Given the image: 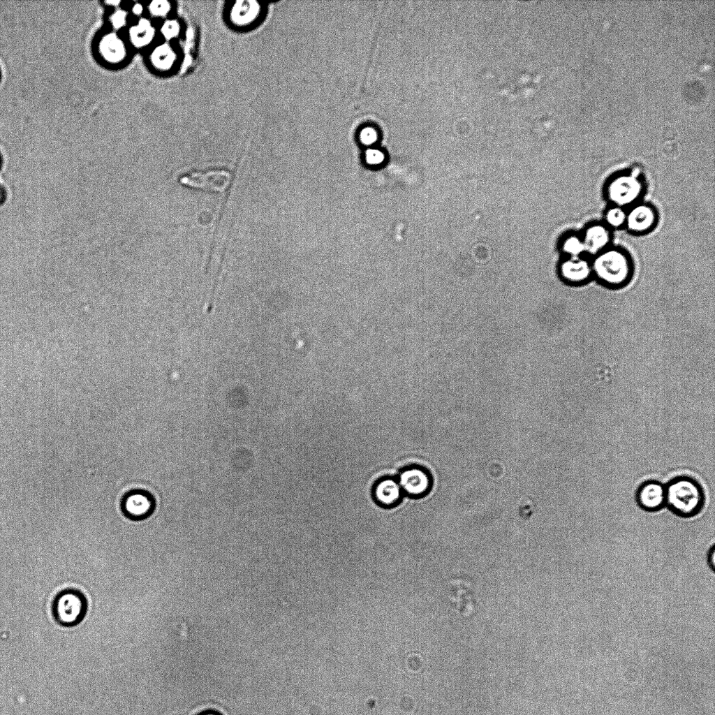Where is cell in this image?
<instances>
[{
  "label": "cell",
  "mask_w": 715,
  "mask_h": 715,
  "mask_svg": "<svg viewBox=\"0 0 715 715\" xmlns=\"http://www.w3.org/2000/svg\"><path fill=\"white\" fill-rule=\"evenodd\" d=\"M84 608L81 594L73 591L60 594L54 604L55 615L58 621L65 625L78 623L83 617Z\"/></svg>",
  "instance_id": "5b68a950"
},
{
  "label": "cell",
  "mask_w": 715,
  "mask_h": 715,
  "mask_svg": "<svg viewBox=\"0 0 715 715\" xmlns=\"http://www.w3.org/2000/svg\"><path fill=\"white\" fill-rule=\"evenodd\" d=\"M98 51L101 58L111 64L124 61L127 53L124 40L115 31L108 32L101 37Z\"/></svg>",
  "instance_id": "ba28073f"
},
{
  "label": "cell",
  "mask_w": 715,
  "mask_h": 715,
  "mask_svg": "<svg viewBox=\"0 0 715 715\" xmlns=\"http://www.w3.org/2000/svg\"><path fill=\"white\" fill-rule=\"evenodd\" d=\"M260 9V3L256 1H237L230 9V18L237 26H246L258 17Z\"/></svg>",
  "instance_id": "7c38bea8"
},
{
  "label": "cell",
  "mask_w": 715,
  "mask_h": 715,
  "mask_svg": "<svg viewBox=\"0 0 715 715\" xmlns=\"http://www.w3.org/2000/svg\"><path fill=\"white\" fill-rule=\"evenodd\" d=\"M594 269L598 276L610 283H619L625 280L629 272L626 256L612 250L603 253L596 260Z\"/></svg>",
  "instance_id": "7a4b0ae2"
},
{
  "label": "cell",
  "mask_w": 715,
  "mask_h": 715,
  "mask_svg": "<svg viewBox=\"0 0 715 715\" xmlns=\"http://www.w3.org/2000/svg\"><path fill=\"white\" fill-rule=\"evenodd\" d=\"M128 11L123 8H115L109 16V22L115 31L125 27L128 22Z\"/></svg>",
  "instance_id": "e0dca14e"
},
{
  "label": "cell",
  "mask_w": 715,
  "mask_h": 715,
  "mask_svg": "<svg viewBox=\"0 0 715 715\" xmlns=\"http://www.w3.org/2000/svg\"><path fill=\"white\" fill-rule=\"evenodd\" d=\"M561 272L564 278L568 280L580 281L588 277L590 273V267L588 263L584 260L572 258L563 263Z\"/></svg>",
  "instance_id": "9a60e30c"
},
{
  "label": "cell",
  "mask_w": 715,
  "mask_h": 715,
  "mask_svg": "<svg viewBox=\"0 0 715 715\" xmlns=\"http://www.w3.org/2000/svg\"><path fill=\"white\" fill-rule=\"evenodd\" d=\"M714 550H715V549H714V546L713 545L709 548V550H708V552L707 554V561L708 565L710 567H712V569H714V556H715Z\"/></svg>",
  "instance_id": "d4e9b609"
},
{
  "label": "cell",
  "mask_w": 715,
  "mask_h": 715,
  "mask_svg": "<svg viewBox=\"0 0 715 715\" xmlns=\"http://www.w3.org/2000/svg\"><path fill=\"white\" fill-rule=\"evenodd\" d=\"M197 715H222V714L221 713H219V712H216V711H214V710H206V711L201 712L200 713L198 714Z\"/></svg>",
  "instance_id": "4316f807"
},
{
  "label": "cell",
  "mask_w": 715,
  "mask_h": 715,
  "mask_svg": "<svg viewBox=\"0 0 715 715\" xmlns=\"http://www.w3.org/2000/svg\"><path fill=\"white\" fill-rule=\"evenodd\" d=\"M106 6L114 7L115 8L121 7V1H105L104 2Z\"/></svg>",
  "instance_id": "484cf974"
},
{
  "label": "cell",
  "mask_w": 715,
  "mask_h": 715,
  "mask_svg": "<svg viewBox=\"0 0 715 715\" xmlns=\"http://www.w3.org/2000/svg\"><path fill=\"white\" fill-rule=\"evenodd\" d=\"M149 59L152 66L159 71H168L175 64L177 54L168 42L156 45L152 50Z\"/></svg>",
  "instance_id": "4fadbf2b"
},
{
  "label": "cell",
  "mask_w": 715,
  "mask_h": 715,
  "mask_svg": "<svg viewBox=\"0 0 715 715\" xmlns=\"http://www.w3.org/2000/svg\"><path fill=\"white\" fill-rule=\"evenodd\" d=\"M641 191V185L634 176L617 178L609 187V196L615 202L621 205L635 200Z\"/></svg>",
  "instance_id": "9c48e42d"
},
{
  "label": "cell",
  "mask_w": 715,
  "mask_h": 715,
  "mask_svg": "<svg viewBox=\"0 0 715 715\" xmlns=\"http://www.w3.org/2000/svg\"><path fill=\"white\" fill-rule=\"evenodd\" d=\"M665 485L666 506L681 518L699 515L705 508L706 496L702 485L692 476L681 475L671 478Z\"/></svg>",
  "instance_id": "6da1fadb"
},
{
  "label": "cell",
  "mask_w": 715,
  "mask_h": 715,
  "mask_svg": "<svg viewBox=\"0 0 715 715\" xmlns=\"http://www.w3.org/2000/svg\"><path fill=\"white\" fill-rule=\"evenodd\" d=\"M584 249L583 242L579 238L571 236L563 243V250L572 256H577Z\"/></svg>",
  "instance_id": "ffe728a7"
},
{
  "label": "cell",
  "mask_w": 715,
  "mask_h": 715,
  "mask_svg": "<svg viewBox=\"0 0 715 715\" xmlns=\"http://www.w3.org/2000/svg\"><path fill=\"white\" fill-rule=\"evenodd\" d=\"M366 159L369 164L377 165L383 161L384 155L377 149H369L366 153Z\"/></svg>",
  "instance_id": "7402d4cb"
},
{
  "label": "cell",
  "mask_w": 715,
  "mask_h": 715,
  "mask_svg": "<svg viewBox=\"0 0 715 715\" xmlns=\"http://www.w3.org/2000/svg\"><path fill=\"white\" fill-rule=\"evenodd\" d=\"M131 12L133 15L141 17V15L144 12V6L139 2H135L131 6Z\"/></svg>",
  "instance_id": "cb8c5ba5"
},
{
  "label": "cell",
  "mask_w": 715,
  "mask_h": 715,
  "mask_svg": "<svg viewBox=\"0 0 715 715\" xmlns=\"http://www.w3.org/2000/svg\"><path fill=\"white\" fill-rule=\"evenodd\" d=\"M147 9L151 15L155 17H164L170 12L171 4L165 0H155L148 4Z\"/></svg>",
  "instance_id": "d6986e66"
},
{
  "label": "cell",
  "mask_w": 715,
  "mask_h": 715,
  "mask_svg": "<svg viewBox=\"0 0 715 715\" xmlns=\"http://www.w3.org/2000/svg\"><path fill=\"white\" fill-rule=\"evenodd\" d=\"M638 507L649 513L661 510L666 506L665 485L657 480L642 482L635 496Z\"/></svg>",
  "instance_id": "277c9868"
},
{
  "label": "cell",
  "mask_w": 715,
  "mask_h": 715,
  "mask_svg": "<svg viewBox=\"0 0 715 715\" xmlns=\"http://www.w3.org/2000/svg\"><path fill=\"white\" fill-rule=\"evenodd\" d=\"M156 29L152 22L147 18L139 17L128 29V39L131 44L136 48H142L149 45L154 38Z\"/></svg>",
  "instance_id": "8fae6325"
},
{
  "label": "cell",
  "mask_w": 715,
  "mask_h": 715,
  "mask_svg": "<svg viewBox=\"0 0 715 715\" xmlns=\"http://www.w3.org/2000/svg\"><path fill=\"white\" fill-rule=\"evenodd\" d=\"M230 176V173L224 170L194 171L182 176L179 182L191 188L222 192L228 186Z\"/></svg>",
  "instance_id": "3957f363"
},
{
  "label": "cell",
  "mask_w": 715,
  "mask_h": 715,
  "mask_svg": "<svg viewBox=\"0 0 715 715\" xmlns=\"http://www.w3.org/2000/svg\"><path fill=\"white\" fill-rule=\"evenodd\" d=\"M0 198H1V193H0Z\"/></svg>",
  "instance_id": "83f0119b"
},
{
  "label": "cell",
  "mask_w": 715,
  "mask_h": 715,
  "mask_svg": "<svg viewBox=\"0 0 715 715\" xmlns=\"http://www.w3.org/2000/svg\"><path fill=\"white\" fill-rule=\"evenodd\" d=\"M626 220L631 230L643 231L652 226L654 221V214L650 207L640 205L630 212Z\"/></svg>",
  "instance_id": "5bb4252c"
},
{
  "label": "cell",
  "mask_w": 715,
  "mask_h": 715,
  "mask_svg": "<svg viewBox=\"0 0 715 715\" xmlns=\"http://www.w3.org/2000/svg\"><path fill=\"white\" fill-rule=\"evenodd\" d=\"M608 241V231L601 226H593L586 231L583 243L584 249L594 252L605 246Z\"/></svg>",
  "instance_id": "2e32d148"
},
{
  "label": "cell",
  "mask_w": 715,
  "mask_h": 715,
  "mask_svg": "<svg viewBox=\"0 0 715 715\" xmlns=\"http://www.w3.org/2000/svg\"><path fill=\"white\" fill-rule=\"evenodd\" d=\"M360 139L365 145H370L376 140V133L371 128H366L361 132Z\"/></svg>",
  "instance_id": "603a6c76"
},
{
  "label": "cell",
  "mask_w": 715,
  "mask_h": 715,
  "mask_svg": "<svg viewBox=\"0 0 715 715\" xmlns=\"http://www.w3.org/2000/svg\"><path fill=\"white\" fill-rule=\"evenodd\" d=\"M403 492L397 479L383 478L378 480L373 489L375 501L381 506L392 507L399 503Z\"/></svg>",
  "instance_id": "30bf717a"
},
{
  "label": "cell",
  "mask_w": 715,
  "mask_h": 715,
  "mask_svg": "<svg viewBox=\"0 0 715 715\" xmlns=\"http://www.w3.org/2000/svg\"><path fill=\"white\" fill-rule=\"evenodd\" d=\"M121 510L124 515L133 520H141L152 514L154 508L152 496L142 490L127 492L122 498Z\"/></svg>",
  "instance_id": "8992f818"
},
{
  "label": "cell",
  "mask_w": 715,
  "mask_h": 715,
  "mask_svg": "<svg viewBox=\"0 0 715 715\" xmlns=\"http://www.w3.org/2000/svg\"><path fill=\"white\" fill-rule=\"evenodd\" d=\"M180 28L179 22L177 20L168 19L161 24L160 31L163 38L169 41L178 36Z\"/></svg>",
  "instance_id": "ac0fdd59"
},
{
  "label": "cell",
  "mask_w": 715,
  "mask_h": 715,
  "mask_svg": "<svg viewBox=\"0 0 715 715\" xmlns=\"http://www.w3.org/2000/svg\"><path fill=\"white\" fill-rule=\"evenodd\" d=\"M606 219L610 225L619 226L625 221L626 215L621 209L616 207L608 211Z\"/></svg>",
  "instance_id": "44dd1931"
},
{
  "label": "cell",
  "mask_w": 715,
  "mask_h": 715,
  "mask_svg": "<svg viewBox=\"0 0 715 715\" xmlns=\"http://www.w3.org/2000/svg\"><path fill=\"white\" fill-rule=\"evenodd\" d=\"M403 494L411 496L424 495L429 490L430 480L429 474L423 469L409 466L401 470L397 479Z\"/></svg>",
  "instance_id": "52a82bcc"
}]
</instances>
